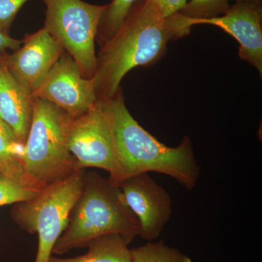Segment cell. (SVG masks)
Returning <instances> with one entry per match:
<instances>
[{
  "label": "cell",
  "instance_id": "6da1fadb",
  "mask_svg": "<svg viewBox=\"0 0 262 262\" xmlns=\"http://www.w3.org/2000/svg\"><path fill=\"white\" fill-rule=\"evenodd\" d=\"M177 13L166 17L155 0H141L133 7L117 32L101 45L92 78L98 98L113 97L127 72L155 63L166 51L167 43L190 32Z\"/></svg>",
  "mask_w": 262,
  "mask_h": 262
},
{
  "label": "cell",
  "instance_id": "7a4b0ae2",
  "mask_svg": "<svg viewBox=\"0 0 262 262\" xmlns=\"http://www.w3.org/2000/svg\"><path fill=\"white\" fill-rule=\"evenodd\" d=\"M111 131L114 166L108 180L119 186L144 173L157 172L176 179L188 190L201 176L192 143L184 137L178 146L169 147L139 125L125 105L121 89L113 97L98 98Z\"/></svg>",
  "mask_w": 262,
  "mask_h": 262
},
{
  "label": "cell",
  "instance_id": "3957f363",
  "mask_svg": "<svg viewBox=\"0 0 262 262\" xmlns=\"http://www.w3.org/2000/svg\"><path fill=\"white\" fill-rule=\"evenodd\" d=\"M139 233V222L120 188L91 170L84 174L82 192L52 253L62 255L75 248H86L93 239L110 234H120L130 244Z\"/></svg>",
  "mask_w": 262,
  "mask_h": 262
},
{
  "label": "cell",
  "instance_id": "277c9868",
  "mask_svg": "<svg viewBox=\"0 0 262 262\" xmlns=\"http://www.w3.org/2000/svg\"><path fill=\"white\" fill-rule=\"evenodd\" d=\"M32 98V124L25 143L20 183L41 191L78 170L68 148L74 119L53 103Z\"/></svg>",
  "mask_w": 262,
  "mask_h": 262
},
{
  "label": "cell",
  "instance_id": "5b68a950",
  "mask_svg": "<svg viewBox=\"0 0 262 262\" xmlns=\"http://www.w3.org/2000/svg\"><path fill=\"white\" fill-rule=\"evenodd\" d=\"M85 170L48 186L32 199L13 204L10 216L20 229L39 237L34 262H48L83 188Z\"/></svg>",
  "mask_w": 262,
  "mask_h": 262
},
{
  "label": "cell",
  "instance_id": "8992f818",
  "mask_svg": "<svg viewBox=\"0 0 262 262\" xmlns=\"http://www.w3.org/2000/svg\"><path fill=\"white\" fill-rule=\"evenodd\" d=\"M46 5L44 28L72 56L84 78L94 77L95 42L105 5L82 0H42Z\"/></svg>",
  "mask_w": 262,
  "mask_h": 262
},
{
  "label": "cell",
  "instance_id": "52a82bcc",
  "mask_svg": "<svg viewBox=\"0 0 262 262\" xmlns=\"http://www.w3.org/2000/svg\"><path fill=\"white\" fill-rule=\"evenodd\" d=\"M68 148L77 170L96 168L108 174L113 172V138L99 100L74 119L69 132Z\"/></svg>",
  "mask_w": 262,
  "mask_h": 262
},
{
  "label": "cell",
  "instance_id": "ba28073f",
  "mask_svg": "<svg viewBox=\"0 0 262 262\" xmlns=\"http://www.w3.org/2000/svg\"><path fill=\"white\" fill-rule=\"evenodd\" d=\"M32 97L53 103L73 119L85 113L98 101L92 79L84 78L66 51Z\"/></svg>",
  "mask_w": 262,
  "mask_h": 262
},
{
  "label": "cell",
  "instance_id": "9c48e42d",
  "mask_svg": "<svg viewBox=\"0 0 262 262\" xmlns=\"http://www.w3.org/2000/svg\"><path fill=\"white\" fill-rule=\"evenodd\" d=\"M118 187L139 222V236L148 241L158 238L173 213L168 193L148 173L130 177Z\"/></svg>",
  "mask_w": 262,
  "mask_h": 262
},
{
  "label": "cell",
  "instance_id": "30bf717a",
  "mask_svg": "<svg viewBox=\"0 0 262 262\" xmlns=\"http://www.w3.org/2000/svg\"><path fill=\"white\" fill-rule=\"evenodd\" d=\"M64 51L43 27L27 34L13 53H5V61L13 77L32 96Z\"/></svg>",
  "mask_w": 262,
  "mask_h": 262
},
{
  "label": "cell",
  "instance_id": "8fae6325",
  "mask_svg": "<svg viewBox=\"0 0 262 262\" xmlns=\"http://www.w3.org/2000/svg\"><path fill=\"white\" fill-rule=\"evenodd\" d=\"M188 27L211 24L223 29L239 42V56L262 74V10L256 3H236L225 14L215 18L191 19L184 17Z\"/></svg>",
  "mask_w": 262,
  "mask_h": 262
},
{
  "label": "cell",
  "instance_id": "7c38bea8",
  "mask_svg": "<svg viewBox=\"0 0 262 262\" xmlns=\"http://www.w3.org/2000/svg\"><path fill=\"white\" fill-rule=\"evenodd\" d=\"M5 53H0V119L25 144L32 124L33 98L10 72Z\"/></svg>",
  "mask_w": 262,
  "mask_h": 262
},
{
  "label": "cell",
  "instance_id": "4fadbf2b",
  "mask_svg": "<svg viewBox=\"0 0 262 262\" xmlns=\"http://www.w3.org/2000/svg\"><path fill=\"white\" fill-rule=\"evenodd\" d=\"M128 245L120 234H106L91 241L85 254L67 258L51 256L48 262H130Z\"/></svg>",
  "mask_w": 262,
  "mask_h": 262
},
{
  "label": "cell",
  "instance_id": "5bb4252c",
  "mask_svg": "<svg viewBox=\"0 0 262 262\" xmlns=\"http://www.w3.org/2000/svg\"><path fill=\"white\" fill-rule=\"evenodd\" d=\"M25 144L18 141L13 131L0 119V173L20 182Z\"/></svg>",
  "mask_w": 262,
  "mask_h": 262
},
{
  "label": "cell",
  "instance_id": "9a60e30c",
  "mask_svg": "<svg viewBox=\"0 0 262 262\" xmlns=\"http://www.w3.org/2000/svg\"><path fill=\"white\" fill-rule=\"evenodd\" d=\"M138 0H113L106 5L99 27L97 38L99 44L108 40L117 32Z\"/></svg>",
  "mask_w": 262,
  "mask_h": 262
},
{
  "label": "cell",
  "instance_id": "2e32d148",
  "mask_svg": "<svg viewBox=\"0 0 262 262\" xmlns=\"http://www.w3.org/2000/svg\"><path fill=\"white\" fill-rule=\"evenodd\" d=\"M130 262H192L179 250L167 246L164 241L149 243L130 250Z\"/></svg>",
  "mask_w": 262,
  "mask_h": 262
},
{
  "label": "cell",
  "instance_id": "e0dca14e",
  "mask_svg": "<svg viewBox=\"0 0 262 262\" xmlns=\"http://www.w3.org/2000/svg\"><path fill=\"white\" fill-rule=\"evenodd\" d=\"M230 0H190L179 12L191 19L215 18L225 14L230 8Z\"/></svg>",
  "mask_w": 262,
  "mask_h": 262
},
{
  "label": "cell",
  "instance_id": "ac0fdd59",
  "mask_svg": "<svg viewBox=\"0 0 262 262\" xmlns=\"http://www.w3.org/2000/svg\"><path fill=\"white\" fill-rule=\"evenodd\" d=\"M40 191L24 187L20 182L0 176V206L32 199Z\"/></svg>",
  "mask_w": 262,
  "mask_h": 262
},
{
  "label": "cell",
  "instance_id": "d6986e66",
  "mask_svg": "<svg viewBox=\"0 0 262 262\" xmlns=\"http://www.w3.org/2000/svg\"><path fill=\"white\" fill-rule=\"evenodd\" d=\"M29 0H0V30L9 34L15 17Z\"/></svg>",
  "mask_w": 262,
  "mask_h": 262
},
{
  "label": "cell",
  "instance_id": "ffe728a7",
  "mask_svg": "<svg viewBox=\"0 0 262 262\" xmlns=\"http://www.w3.org/2000/svg\"><path fill=\"white\" fill-rule=\"evenodd\" d=\"M160 5L164 15L171 16L178 13L187 4V0H155Z\"/></svg>",
  "mask_w": 262,
  "mask_h": 262
},
{
  "label": "cell",
  "instance_id": "44dd1931",
  "mask_svg": "<svg viewBox=\"0 0 262 262\" xmlns=\"http://www.w3.org/2000/svg\"><path fill=\"white\" fill-rule=\"evenodd\" d=\"M22 40L14 39L9 34L0 30V53H7L8 50L16 51L21 46Z\"/></svg>",
  "mask_w": 262,
  "mask_h": 262
},
{
  "label": "cell",
  "instance_id": "7402d4cb",
  "mask_svg": "<svg viewBox=\"0 0 262 262\" xmlns=\"http://www.w3.org/2000/svg\"><path fill=\"white\" fill-rule=\"evenodd\" d=\"M231 1H235L236 3H243V2H248V3H256V4L261 5V0H231Z\"/></svg>",
  "mask_w": 262,
  "mask_h": 262
},
{
  "label": "cell",
  "instance_id": "603a6c76",
  "mask_svg": "<svg viewBox=\"0 0 262 262\" xmlns=\"http://www.w3.org/2000/svg\"><path fill=\"white\" fill-rule=\"evenodd\" d=\"M0 176H3V175H1V173H0Z\"/></svg>",
  "mask_w": 262,
  "mask_h": 262
}]
</instances>
